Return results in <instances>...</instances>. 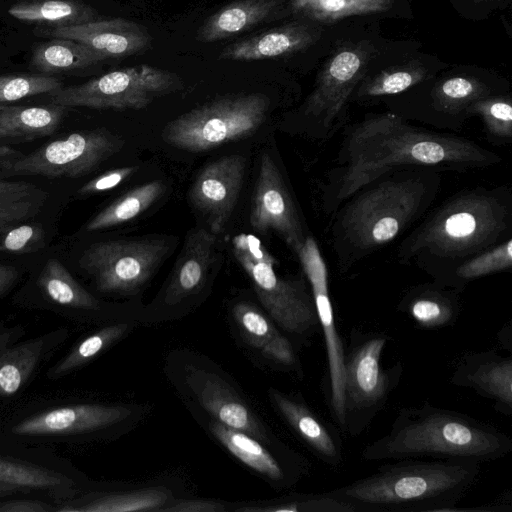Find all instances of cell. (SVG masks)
<instances>
[{"label":"cell","instance_id":"obj_14","mask_svg":"<svg viewBox=\"0 0 512 512\" xmlns=\"http://www.w3.org/2000/svg\"><path fill=\"white\" fill-rule=\"evenodd\" d=\"M167 252L164 239L106 241L91 245L79 263L98 291L123 294L142 286Z\"/></svg>","mask_w":512,"mask_h":512},{"label":"cell","instance_id":"obj_38","mask_svg":"<svg viewBox=\"0 0 512 512\" xmlns=\"http://www.w3.org/2000/svg\"><path fill=\"white\" fill-rule=\"evenodd\" d=\"M128 329V324H112L80 339L46 372L48 380H58L81 368L115 341Z\"/></svg>","mask_w":512,"mask_h":512},{"label":"cell","instance_id":"obj_47","mask_svg":"<svg viewBox=\"0 0 512 512\" xmlns=\"http://www.w3.org/2000/svg\"><path fill=\"white\" fill-rule=\"evenodd\" d=\"M36 238V229L32 225H17L9 230L0 246V251H22Z\"/></svg>","mask_w":512,"mask_h":512},{"label":"cell","instance_id":"obj_30","mask_svg":"<svg viewBox=\"0 0 512 512\" xmlns=\"http://www.w3.org/2000/svg\"><path fill=\"white\" fill-rule=\"evenodd\" d=\"M168 492L148 489L129 493H96L83 489L57 505V512H132L153 511L165 504Z\"/></svg>","mask_w":512,"mask_h":512},{"label":"cell","instance_id":"obj_10","mask_svg":"<svg viewBox=\"0 0 512 512\" xmlns=\"http://www.w3.org/2000/svg\"><path fill=\"white\" fill-rule=\"evenodd\" d=\"M131 414L122 406L87 402H55L20 408L0 424V436L45 446L85 440L120 423Z\"/></svg>","mask_w":512,"mask_h":512},{"label":"cell","instance_id":"obj_26","mask_svg":"<svg viewBox=\"0 0 512 512\" xmlns=\"http://www.w3.org/2000/svg\"><path fill=\"white\" fill-rule=\"evenodd\" d=\"M459 294L432 281L408 289L397 308L421 329H441L456 322L460 313Z\"/></svg>","mask_w":512,"mask_h":512},{"label":"cell","instance_id":"obj_33","mask_svg":"<svg viewBox=\"0 0 512 512\" xmlns=\"http://www.w3.org/2000/svg\"><path fill=\"white\" fill-rule=\"evenodd\" d=\"M107 58L85 44L65 38H50L36 46L31 66L45 74L63 73L96 65Z\"/></svg>","mask_w":512,"mask_h":512},{"label":"cell","instance_id":"obj_3","mask_svg":"<svg viewBox=\"0 0 512 512\" xmlns=\"http://www.w3.org/2000/svg\"><path fill=\"white\" fill-rule=\"evenodd\" d=\"M441 172L398 170L369 183L332 214L330 245L341 274L420 220L441 191Z\"/></svg>","mask_w":512,"mask_h":512},{"label":"cell","instance_id":"obj_20","mask_svg":"<svg viewBox=\"0 0 512 512\" xmlns=\"http://www.w3.org/2000/svg\"><path fill=\"white\" fill-rule=\"evenodd\" d=\"M35 34L46 38H65L85 44L108 58L129 57L150 48L152 37L142 25L115 18L84 24L48 28L40 27Z\"/></svg>","mask_w":512,"mask_h":512},{"label":"cell","instance_id":"obj_53","mask_svg":"<svg viewBox=\"0 0 512 512\" xmlns=\"http://www.w3.org/2000/svg\"><path fill=\"white\" fill-rule=\"evenodd\" d=\"M475 1H487V0H475Z\"/></svg>","mask_w":512,"mask_h":512},{"label":"cell","instance_id":"obj_27","mask_svg":"<svg viewBox=\"0 0 512 512\" xmlns=\"http://www.w3.org/2000/svg\"><path fill=\"white\" fill-rule=\"evenodd\" d=\"M285 0H236L220 8L198 29L203 43L220 41L277 18Z\"/></svg>","mask_w":512,"mask_h":512},{"label":"cell","instance_id":"obj_18","mask_svg":"<svg viewBox=\"0 0 512 512\" xmlns=\"http://www.w3.org/2000/svg\"><path fill=\"white\" fill-rule=\"evenodd\" d=\"M21 328L0 325V401L24 391L38 370L48 362L68 338L60 327L42 335L19 340Z\"/></svg>","mask_w":512,"mask_h":512},{"label":"cell","instance_id":"obj_24","mask_svg":"<svg viewBox=\"0 0 512 512\" xmlns=\"http://www.w3.org/2000/svg\"><path fill=\"white\" fill-rule=\"evenodd\" d=\"M271 398L280 414L296 434L328 466L343 462V442L337 427L323 421L302 401L271 390Z\"/></svg>","mask_w":512,"mask_h":512},{"label":"cell","instance_id":"obj_42","mask_svg":"<svg viewBox=\"0 0 512 512\" xmlns=\"http://www.w3.org/2000/svg\"><path fill=\"white\" fill-rule=\"evenodd\" d=\"M61 81L52 76L43 75H6L0 76V103L13 102L22 98L59 90Z\"/></svg>","mask_w":512,"mask_h":512},{"label":"cell","instance_id":"obj_41","mask_svg":"<svg viewBox=\"0 0 512 512\" xmlns=\"http://www.w3.org/2000/svg\"><path fill=\"white\" fill-rule=\"evenodd\" d=\"M245 340L257 349H263L281 333L274 324L254 305L239 302L232 310Z\"/></svg>","mask_w":512,"mask_h":512},{"label":"cell","instance_id":"obj_5","mask_svg":"<svg viewBox=\"0 0 512 512\" xmlns=\"http://www.w3.org/2000/svg\"><path fill=\"white\" fill-rule=\"evenodd\" d=\"M479 473L470 460L400 459L329 493L354 512H450Z\"/></svg>","mask_w":512,"mask_h":512},{"label":"cell","instance_id":"obj_51","mask_svg":"<svg viewBox=\"0 0 512 512\" xmlns=\"http://www.w3.org/2000/svg\"><path fill=\"white\" fill-rule=\"evenodd\" d=\"M15 154H18L15 149L9 146L0 145V157H11Z\"/></svg>","mask_w":512,"mask_h":512},{"label":"cell","instance_id":"obj_4","mask_svg":"<svg viewBox=\"0 0 512 512\" xmlns=\"http://www.w3.org/2000/svg\"><path fill=\"white\" fill-rule=\"evenodd\" d=\"M512 451V439L489 423L428 402L400 409L387 434L367 445L366 461L400 459L497 460Z\"/></svg>","mask_w":512,"mask_h":512},{"label":"cell","instance_id":"obj_7","mask_svg":"<svg viewBox=\"0 0 512 512\" xmlns=\"http://www.w3.org/2000/svg\"><path fill=\"white\" fill-rule=\"evenodd\" d=\"M375 55L376 48L368 41L348 42L332 53L297 110L300 132L325 143L342 131L353 92Z\"/></svg>","mask_w":512,"mask_h":512},{"label":"cell","instance_id":"obj_9","mask_svg":"<svg viewBox=\"0 0 512 512\" xmlns=\"http://www.w3.org/2000/svg\"><path fill=\"white\" fill-rule=\"evenodd\" d=\"M271 105L262 93L218 98L167 123L163 140L178 149L201 152L254 133L265 121Z\"/></svg>","mask_w":512,"mask_h":512},{"label":"cell","instance_id":"obj_34","mask_svg":"<svg viewBox=\"0 0 512 512\" xmlns=\"http://www.w3.org/2000/svg\"><path fill=\"white\" fill-rule=\"evenodd\" d=\"M64 106H7L0 105V125L10 138L25 140L52 134L60 125L65 113Z\"/></svg>","mask_w":512,"mask_h":512},{"label":"cell","instance_id":"obj_36","mask_svg":"<svg viewBox=\"0 0 512 512\" xmlns=\"http://www.w3.org/2000/svg\"><path fill=\"white\" fill-rule=\"evenodd\" d=\"M164 191V184L158 180L139 185L94 216L87 223L86 230L98 231L128 222L149 208Z\"/></svg>","mask_w":512,"mask_h":512},{"label":"cell","instance_id":"obj_50","mask_svg":"<svg viewBox=\"0 0 512 512\" xmlns=\"http://www.w3.org/2000/svg\"><path fill=\"white\" fill-rule=\"evenodd\" d=\"M15 495H26L19 489L7 486L0 485V499L15 496Z\"/></svg>","mask_w":512,"mask_h":512},{"label":"cell","instance_id":"obj_35","mask_svg":"<svg viewBox=\"0 0 512 512\" xmlns=\"http://www.w3.org/2000/svg\"><path fill=\"white\" fill-rule=\"evenodd\" d=\"M210 430L235 457L250 468L275 481L284 479L285 472L279 462L255 438L218 421L210 424Z\"/></svg>","mask_w":512,"mask_h":512},{"label":"cell","instance_id":"obj_45","mask_svg":"<svg viewBox=\"0 0 512 512\" xmlns=\"http://www.w3.org/2000/svg\"><path fill=\"white\" fill-rule=\"evenodd\" d=\"M136 167H123L109 170L84 184L78 191L80 195H91L112 189L128 178Z\"/></svg>","mask_w":512,"mask_h":512},{"label":"cell","instance_id":"obj_44","mask_svg":"<svg viewBox=\"0 0 512 512\" xmlns=\"http://www.w3.org/2000/svg\"><path fill=\"white\" fill-rule=\"evenodd\" d=\"M15 495L0 499V512H57L52 501L35 496Z\"/></svg>","mask_w":512,"mask_h":512},{"label":"cell","instance_id":"obj_8","mask_svg":"<svg viewBox=\"0 0 512 512\" xmlns=\"http://www.w3.org/2000/svg\"><path fill=\"white\" fill-rule=\"evenodd\" d=\"M387 341L383 333L351 332L343 377V432L351 437L361 435L370 426L400 383L402 362L390 367L381 364Z\"/></svg>","mask_w":512,"mask_h":512},{"label":"cell","instance_id":"obj_12","mask_svg":"<svg viewBox=\"0 0 512 512\" xmlns=\"http://www.w3.org/2000/svg\"><path fill=\"white\" fill-rule=\"evenodd\" d=\"M0 485L59 505L87 487L83 474L45 446L0 436Z\"/></svg>","mask_w":512,"mask_h":512},{"label":"cell","instance_id":"obj_6","mask_svg":"<svg viewBox=\"0 0 512 512\" xmlns=\"http://www.w3.org/2000/svg\"><path fill=\"white\" fill-rule=\"evenodd\" d=\"M504 92L508 84L485 72H451L381 101L387 111L410 122L457 132L471 118L470 108L476 101Z\"/></svg>","mask_w":512,"mask_h":512},{"label":"cell","instance_id":"obj_16","mask_svg":"<svg viewBox=\"0 0 512 512\" xmlns=\"http://www.w3.org/2000/svg\"><path fill=\"white\" fill-rule=\"evenodd\" d=\"M311 288V295L327 354L329 402L333 418L343 432V377L345 348L337 330L329 294L328 269L313 235L294 252Z\"/></svg>","mask_w":512,"mask_h":512},{"label":"cell","instance_id":"obj_48","mask_svg":"<svg viewBox=\"0 0 512 512\" xmlns=\"http://www.w3.org/2000/svg\"><path fill=\"white\" fill-rule=\"evenodd\" d=\"M160 510L172 512H222L225 511V507L220 503L212 501L189 500L180 501L171 507Z\"/></svg>","mask_w":512,"mask_h":512},{"label":"cell","instance_id":"obj_2","mask_svg":"<svg viewBox=\"0 0 512 512\" xmlns=\"http://www.w3.org/2000/svg\"><path fill=\"white\" fill-rule=\"evenodd\" d=\"M511 236V188H467L427 214L400 242L396 259L403 265L415 264L433 282L447 287L458 265Z\"/></svg>","mask_w":512,"mask_h":512},{"label":"cell","instance_id":"obj_40","mask_svg":"<svg viewBox=\"0 0 512 512\" xmlns=\"http://www.w3.org/2000/svg\"><path fill=\"white\" fill-rule=\"evenodd\" d=\"M471 117L478 116L485 133L495 144H508L512 140V98L508 92L484 97L470 108Z\"/></svg>","mask_w":512,"mask_h":512},{"label":"cell","instance_id":"obj_19","mask_svg":"<svg viewBox=\"0 0 512 512\" xmlns=\"http://www.w3.org/2000/svg\"><path fill=\"white\" fill-rule=\"evenodd\" d=\"M245 167L242 155L224 156L206 165L191 185L189 200L205 217L213 234L223 231L233 213Z\"/></svg>","mask_w":512,"mask_h":512},{"label":"cell","instance_id":"obj_13","mask_svg":"<svg viewBox=\"0 0 512 512\" xmlns=\"http://www.w3.org/2000/svg\"><path fill=\"white\" fill-rule=\"evenodd\" d=\"M123 140L104 128L73 132L37 150L0 162L6 176L79 177L117 153Z\"/></svg>","mask_w":512,"mask_h":512},{"label":"cell","instance_id":"obj_11","mask_svg":"<svg viewBox=\"0 0 512 512\" xmlns=\"http://www.w3.org/2000/svg\"><path fill=\"white\" fill-rule=\"evenodd\" d=\"M176 73L140 64L49 93L51 104L93 109L141 110L155 99L183 88Z\"/></svg>","mask_w":512,"mask_h":512},{"label":"cell","instance_id":"obj_43","mask_svg":"<svg viewBox=\"0 0 512 512\" xmlns=\"http://www.w3.org/2000/svg\"><path fill=\"white\" fill-rule=\"evenodd\" d=\"M254 510L259 512H354L349 505L332 496L329 491L322 494L302 495L277 506Z\"/></svg>","mask_w":512,"mask_h":512},{"label":"cell","instance_id":"obj_46","mask_svg":"<svg viewBox=\"0 0 512 512\" xmlns=\"http://www.w3.org/2000/svg\"><path fill=\"white\" fill-rule=\"evenodd\" d=\"M233 251H237L253 261L265 262L276 265L277 259L274 258L263 247L261 242L251 234H239L233 238Z\"/></svg>","mask_w":512,"mask_h":512},{"label":"cell","instance_id":"obj_39","mask_svg":"<svg viewBox=\"0 0 512 512\" xmlns=\"http://www.w3.org/2000/svg\"><path fill=\"white\" fill-rule=\"evenodd\" d=\"M512 267V238H509L458 265L447 288L461 293L472 281Z\"/></svg>","mask_w":512,"mask_h":512},{"label":"cell","instance_id":"obj_1","mask_svg":"<svg viewBox=\"0 0 512 512\" xmlns=\"http://www.w3.org/2000/svg\"><path fill=\"white\" fill-rule=\"evenodd\" d=\"M342 131L335 158L319 184L320 207L330 217L359 189L398 170L463 173L502 160L474 140L415 126L390 111L365 114Z\"/></svg>","mask_w":512,"mask_h":512},{"label":"cell","instance_id":"obj_29","mask_svg":"<svg viewBox=\"0 0 512 512\" xmlns=\"http://www.w3.org/2000/svg\"><path fill=\"white\" fill-rule=\"evenodd\" d=\"M435 71L419 59H412L377 71L369 69L354 90L352 102L359 105L376 103L434 77Z\"/></svg>","mask_w":512,"mask_h":512},{"label":"cell","instance_id":"obj_37","mask_svg":"<svg viewBox=\"0 0 512 512\" xmlns=\"http://www.w3.org/2000/svg\"><path fill=\"white\" fill-rule=\"evenodd\" d=\"M48 197L32 183L0 180V232L39 214Z\"/></svg>","mask_w":512,"mask_h":512},{"label":"cell","instance_id":"obj_31","mask_svg":"<svg viewBox=\"0 0 512 512\" xmlns=\"http://www.w3.org/2000/svg\"><path fill=\"white\" fill-rule=\"evenodd\" d=\"M8 13L26 24L57 28L99 20L97 12L80 0H21Z\"/></svg>","mask_w":512,"mask_h":512},{"label":"cell","instance_id":"obj_32","mask_svg":"<svg viewBox=\"0 0 512 512\" xmlns=\"http://www.w3.org/2000/svg\"><path fill=\"white\" fill-rule=\"evenodd\" d=\"M395 0H288L291 12L301 20L331 24L354 16L386 14Z\"/></svg>","mask_w":512,"mask_h":512},{"label":"cell","instance_id":"obj_22","mask_svg":"<svg viewBox=\"0 0 512 512\" xmlns=\"http://www.w3.org/2000/svg\"><path fill=\"white\" fill-rule=\"evenodd\" d=\"M186 381L201 406L218 422L267 442L265 431L252 410L220 376L202 369H189Z\"/></svg>","mask_w":512,"mask_h":512},{"label":"cell","instance_id":"obj_52","mask_svg":"<svg viewBox=\"0 0 512 512\" xmlns=\"http://www.w3.org/2000/svg\"><path fill=\"white\" fill-rule=\"evenodd\" d=\"M0 138H10L9 133L0 125Z\"/></svg>","mask_w":512,"mask_h":512},{"label":"cell","instance_id":"obj_15","mask_svg":"<svg viewBox=\"0 0 512 512\" xmlns=\"http://www.w3.org/2000/svg\"><path fill=\"white\" fill-rule=\"evenodd\" d=\"M233 252L250 277L261 304L282 329L299 337L317 330L319 322L305 281L282 278L275 273V265Z\"/></svg>","mask_w":512,"mask_h":512},{"label":"cell","instance_id":"obj_28","mask_svg":"<svg viewBox=\"0 0 512 512\" xmlns=\"http://www.w3.org/2000/svg\"><path fill=\"white\" fill-rule=\"evenodd\" d=\"M215 243V234L203 228L187 235L167 290L169 301L180 300L201 288L213 262Z\"/></svg>","mask_w":512,"mask_h":512},{"label":"cell","instance_id":"obj_17","mask_svg":"<svg viewBox=\"0 0 512 512\" xmlns=\"http://www.w3.org/2000/svg\"><path fill=\"white\" fill-rule=\"evenodd\" d=\"M249 220L258 233L277 232L293 252L311 234L304 225L279 166L268 152L261 156Z\"/></svg>","mask_w":512,"mask_h":512},{"label":"cell","instance_id":"obj_49","mask_svg":"<svg viewBox=\"0 0 512 512\" xmlns=\"http://www.w3.org/2000/svg\"><path fill=\"white\" fill-rule=\"evenodd\" d=\"M19 277L20 274L16 267L0 264V297L17 283Z\"/></svg>","mask_w":512,"mask_h":512},{"label":"cell","instance_id":"obj_21","mask_svg":"<svg viewBox=\"0 0 512 512\" xmlns=\"http://www.w3.org/2000/svg\"><path fill=\"white\" fill-rule=\"evenodd\" d=\"M457 387L471 389L492 401L495 409L512 415V357L494 350L464 354L456 363L450 379Z\"/></svg>","mask_w":512,"mask_h":512},{"label":"cell","instance_id":"obj_23","mask_svg":"<svg viewBox=\"0 0 512 512\" xmlns=\"http://www.w3.org/2000/svg\"><path fill=\"white\" fill-rule=\"evenodd\" d=\"M317 23L301 20L286 23L223 48L219 58L255 61L292 55L309 48L320 36Z\"/></svg>","mask_w":512,"mask_h":512},{"label":"cell","instance_id":"obj_25","mask_svg":"<svg viewBox=\"0 0 512 512\" xmlns=\"http://www.w3.org/2000/svg\"><path fill=\"white\" fill-rule=\"evenodd\" d=\"M40 302L70 319H81L101 309L98 299L88 292L57 259H49L36 279Z\"/></svg>","mask_w":512,"mask_h":512}]
</instances>
